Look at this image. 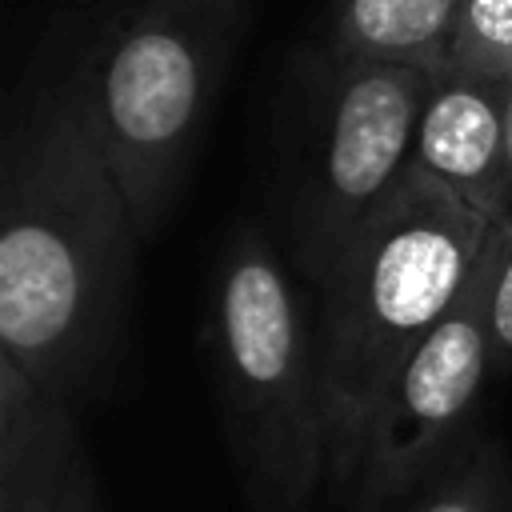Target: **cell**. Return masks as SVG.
I'll return each instance as SVG.
<instances>
[{
	"instance_id": "cell-1",
	"label": "cell",
	"mask_w": 512,
	"mask_h": 512,
	"mask_svg": "<svg viewBox=\"0 0 512 512\" xmlns=\"http://www.w3.org/2000/svg\"><path fill=\"white\" fill-rule=\"evenodd\" d=\"M136 240L80 76L40 92L0 152V356L72 408L116 352Z\"/></svg>"
},
{
	"instance_id": "cell-2",
	"label": "cell",
	"mask_w": 512,
	"mask_h": 512,
	"mask_svg": "<svg viewBox=\"0 0 512 512\" xmlns=\"http://www.w3.org/2000/svg\"><path fill=\"white\" fill-rule=\"evenodd\" d=\"M496 224L412 168L324 272L316 360L332 492L348 484L372 408L396 368L476 280Z\"/></svg>"
},
{
	"instance_id": "cell-3",
	"label": "cell",
	"mask_w": 512,
	"mask_h": 512,
	"mask_svg": "<svg viewBox=\"0 0 512 512\" xmlns=\"http://www.w3.org/2000/svg\"><path fill=\"white\" fill-rule=\"evenodd\" d=\"M208 352L220 424L252 512H312L328 484L316 336L264 232L236 228L216 260Z\"/></svg>"
},
{
	"instance_id": "cell-4",
	"label": "cell",
	"mask_w": 512,
	"mask_h": 512,
	"mask_svg": "<svg viewBox=\"0 0 512 512\" xmlns=\"http://www.w3.org/2000/svg\"><path fill=\"white\" fill-rule=\"evenodd\" d=\"M244 0H108L76 72L140 240L172 208L228 76Z\"/></svg>"
},
{
	"instance_id": "cell-5",
	"label": "cell",
	"mask_w": 512,
	"mask_h": 512,
	"mask_svg": "<svg viewBox=\"0 0 512 512\" xmlns=\"http://www.w3.org/2000/svg\"><path fill=\"white\" fill-rule=\"evenodd\" d=\"M484 268V264H480ZM492 376V344L480 304V272L432 336L396 368L360 440L356 468L336 492L348 512H380L424 484L456 448V436Z\"/></svg>"
},
{
	"instance_id": "cell-6",
	"label": "cell",
	"mask_w": 512,
	"mask_h": 512,
	"mask_svg": "<svg viewBox=\"0 0 512 512\" xmlns=\"http://www.w3.org/2000/svg\"><path fill=\"white\" fill-rule=\"evenodd\" d=\"M436 68L340 56L316 184L308 192L300 256L320 284L356 228L412 172L416 128Z\"/></svg>"
},
{
	"instance_id": "cell-7",
	"label": "cell",
	"mask_w": 512,
	"mask_h": 512,
	"mask_svg": "<svg viewBox=\"0 0 512 512\" xmlns=\"http://www.w3.org/2000/svg\"><path fill=\"white\" fill-rule=\"evenodd\" d=\"M412 168L492 220L512 212L508 80L436 68L420 112Z\"/></svg>"
},
{
	"instance_id": "cell-8",
	"label": "cell",
	"mask_w": 512,
	"mask_h": 512,
	"mask_svg": "<svg viewBox=\"0 0 512 512\" xmlns=\"http://www.w3.org/2000/svg\"><path fill=\"white\" fill-rule=\"evenodd\" d=\"M76 408L0 356V512H56L76 436Z\"/></svg>"
},
{
	"instance_id": "cell-9",
	"label": "cell",
	"mask_w": 512,
	"mask_h": 512,
	"mask_svg": "<svg viewBox=\"0 0 512 512\" xmlns=\"http://www.w3.org/2000/svg\"><path fill=\"white\" fill-rule=\"evenodd\" d=\"M460 0H336V48L356 60L444 68Z\"/></svg>"
},
{
	"instance_id": "cell-10",
	"label": "cell",
	"mask_w": 512,
	"mask_h": 512,
	"mask_svg": "<svg viewBox=\"0 0 512 512\" xmlns=\"http://www.w3.org/2000/svg\"><path fill=\"white\" fill-rule=\"evenodd\" d=\"M512 484L496 444L464 440L428 476L424 496L408 512H508Z\"/></svg>"
},
{
	"instance_id": "cell-11",
	"label": "cell",
	"mask_w": 512,
	"mask_h": 512,
	"mask_svg": "<svg viewBox=\"0 0 512 512\" xmlns=\"http://www.w3.org/2000/svg\"><path fill=\"white\" fill-rule=\"evenodd\" d=\"M448 68L512 80V0H460Z\"/></svg>"
},
{
	"instance_id": "cell-12",
	"label": "cell",
	"mask_w": 512,
	"mask_h": 512,
	"mask_svg": "<svg viewBox=\"0 0 512 512\" xmlns=\"http://www.w3.org/2000/svg\"><path fill=\"white\" fill-rule=\"evenodd\" d=\"M480 304L492 344V376L512 372V212L496 224L480 268Z\"/></svg>"
},
{
	"instance_id": "cell-13",
	"label": "cell",
	"mask_w": 512,
	"mask_h": 512,
	"mask_svg": "<svg viewBox=\"0 0 512 512\" xmlns=\"http://www.w3.org/2000/svg\"><path fill=\"white\" fill-rule=\"evenodd\" d=\"M56 512H100V500H96V476H92V464H88V456H84L80 444H76L72 456H68Z\"/></svg>"
},
{
	"instance_id": "cell-14",
	"label": "cell",
	"mask_w": 512,
	"mask_h": 512,
	"mask_svg": "<svg viewBox=\"0 0 512 512\" xmlns=\"http://www.w3.org/2000/svg\"><path fill=\"white\" fill-rule=\"evenodd\" d=\"M508 152H512V80H508Z\"/></svg>"
}]
</instances>
